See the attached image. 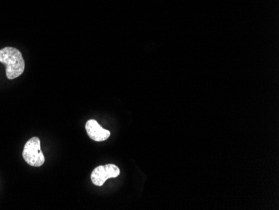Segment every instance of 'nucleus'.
I'll use <instances>...</instances> for the list:
<instances>
[{
  "instance_id": "f257e3e1",
  "label": "nucleus",
  "mask_w": 279,
  "mask_h": 210,
  "mask_svg": "<svg viewBox=\"0 0 279 210\" xmlns=\"http://www.w3.org/2000/svg\"><path fill=\"white\" fill-rule=\"evenodd\" d=\"M0 63L5 65L6 76L10 80L18 78L24 73L25 62L16 48L5 47L0 50Z\"/></svg>"
},
{
  "instance_id": "20e7f679",
  "label": "nucleus",
  "mask_w": 279,
  "mask_h": 210,
  "mask_svg": "<svg viewBox=\"0 0 279 210\" xmlns=\"http://www.w3.org/2000/svg\"><path fill=\"white\" fill-rule=\"evenodd\" d=\"M85 130L89 137L96 142H103L105 140L108 139L110 136V131L104 129L97 121L93 119L87 122Z\"/></svg>"
},
{
  "instance_id": "f03ea898",
  "label": "nucleus",
  "mask_w": 279,
  "mask_h": 210,
  "mask_svg": "<svg viewBox=\"0 0 279 210\" xmlns=\"http://www.w3.org/2000/svg\"><path fill=\"white\" fill-rule=\"evenodd\" d=\"M22 155L28 165L41 167L45 163V158L41 150L40 138L34 137L28 140L24 145Z\"/></svg>"
},
{
  "instance_id": "7ed1b4c3",
  "label": "nucleus",
  "mask_w": 279,
  "mask_h": 210,
  "mask_svg": "<svg viewBox=\"0 0 279 210\" xmlns=\"http://www.w3.org/2000/svg\"><path fill=\"white\" fill-rule=\"evenodd\" d=\"M120 173V168L117 166L115 164H106L95 168L90 177L94 185L101 187L109 178L117 177Z\"/></svg>"
}]
</instances>
